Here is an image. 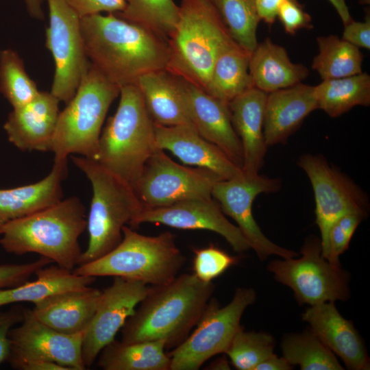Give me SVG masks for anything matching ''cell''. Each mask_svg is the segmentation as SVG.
Listing matches in <instances>:
<instances>
[{"label": "cell", "instance_id": "ffe728a7", "mask_svg": "<svg viewBox=\"0 0 370 370\" xmlns=\"http://www.w3.org/2000/svg\"><path fill=\"white\" fill-rule=\"evenodd\" d=\"M302 319L349 369H369V359L360 334L353 323L342 317L333 301L311 306L303 313Z\"/></svg>", "mask_w": 370, "mask_h": 370}, {"label": "cell", "instance_id": "836d02e7", "mask_svg": "<svg viewBox=\"0 0 370 370\" xmlns=\"http://www.w3.org/2000/svg\"><path fill=\"white\" fill-rule=\"evenodd\" d=\"M227 27L233 40L251 53L256 47L257 29L260 21L254 0H210Z\"/></svg>", "mask_w": 370, "mask_h": 370}, {"label": "cell", "instance_id": "e0dca14e", "mask_svg": "<svg viewBox=\"0 0 370 370\" xmlns=\"http://www.w3.org/2000/svg\"><path fill=\"white\" fill-rule=\"evenodd\" d=\"M145 223L162 224L180 230H209L223 236L237 253L251 249L239 228L227 219L212 197L186 199L158 208H143L130 225L136 228Z\"/></svg>", "mask_w": 370, "mask_h": 370}, {"label": "cell", "instance_id": "2e32d148", "mask_svg": "<svg viewBox=\"0 0 370 370\" xmlns=\"http://www.w3.org/2000/svg\"><path fill=\"white\" fill-rule=\"evenodd\" d=\"M149 286L142 282L114 277L110 286L102 291L84 336L82 358L86 367L92 365L101 351L115 339L145 297Z\"/></svg>", "mask_w": 370, "mask_h": 370}, {"label": "cell", "instance_id": "ab89813d", "mask_svg": "<svg viewBox=\"0 0 370 370\" xmlns=\"http://www.w3.org/2000/svg\"><path fill=\"white\" fill-rule=\"evenodd\" d=\"M278 18L284 31L295 34L301 29H312L311 16L304 10L297 0H283L279 8Z\"/></svg>", "mask_w": 370, "mask_h": 370}, {"label": "cell", "instance_id": "ee69618b", "mask_svg": "<svg viewBox=\"0 0 370 370\" xmlns=\"http://www.w3.org/2000/svg\"><path fill=\"white\" fill-rule=\"evenodd\" d=\"M283 0H254L258 16L268 25H271L278 18L280 4Z\"/></svg>", "mask_w": 370, "mask_h": 370}, {"label": "cell", "instance_id": "30bf717a", "mask_svg": "<svg viewBox=\"0 0 370 370\" xmlns=\"http://www.w3.org/2000/svg\"><path fill=\"white\" fill-rule=\"evenodd\" d=\"M299 258L270 262L268 269L280 283L289 286L300 304L310 306L345 301L349 297L347 278L341 267L332 265L321 255V242L308 238Z\"/></svg>", "mask_w": 370, "mask_h": 370}, {"label": "cell", "instance_id": "681fc988", "mask_svg": "<svg viewBox=\"0 0 370 370\" xmlns=\"http://www.w3.org/2000/svg\"><path fill=\"white\" fill-rule=\"evenodd\" d=\"M208 369H230V365L227 360L225 357L219 358L214 360L208 367Z\"/></svg>", "mask_w": 370, "mask_h": 370}, {"label": "cell", "instance_id": "7a4b0ae2", "mask_svg": "<svg viewBox=\"0 0 370 370\" xmlns=\"http://www.w3.org/2000/svg\"><path fill=\"white\" fill-rule=\"evenodd\" d=\"M214 290V284L194 273L177 275L170 282L149 286L147 293L121 328V341H164L175 347L203 317Z\"/></svg>", "mask_w": 370, "mask_h": 370}, {"label": "cell", "instance_id": "f35d334b", "mask_svg": "<svg viewBox=\"0 0 370 370\" xmlns=\"http://www.w3.org/2000/svg\"><path fill=\"white\" fill-rule=\"evenodd\" d=\"M53 262L40 256L33 262L15 264H0V289L14 287L22 284L36 273V272Z\"/></svg>", "mask_w": 370, "mask_h": 370}, {"label": "cell", "instance_id": "83f0119b", "mask_svg": "<svg viewBox=\"0 0 370 370\" xmlns=\"http://www.w3.org/2000/svg\"><path fill=\"white\" fill-rule=\"evenodd\" d=\"M36 279L22 284L0 289V308L20 303H35L51 295L91 285L96 278L75 274L58 265L38 269Z\"/></svg>", "mask_w": 370, "mask_h": 370}, {"label": "cell", "instance_id": "4fadbf2b", "mask_svg": "<svg viewBox=\"0 0 370 370\" xmlns=\"http://www.w3.org/2000/svg\"><path fill=\"white\" fill-rule=\"evenodd\" d=\"M49 24L46 47L55 63L51 93L68 103L90 64L80 27V16L64 0H47Z\"/></svg>", "mask_w": 370, "mask_h": 370}, {"label": "cell", "instance_id": "b9f144b4", "mask_svg": "<svg viewBox=\"0 0 370 370\" xmlns=\"http://www.w3.org/2000/svg\"><path fill=\"white\" fill-rule=\"evenodd\" d=\"M80 17L106 12L118 13L125 8V0H64Z\"/></svg>", "mask_w": 370, "mask_h": 370}, {"label": "cell", "instance_id": "9c48e42d", "mask_svg": "<svg viewBox=\"0 0 370 370\" xmlns=\"http://www.w3.org/2000/svg\"><path fill=\"white\" fill-rule=\"evenodd\" d=\"M255 299L252 288H239L225 306L210 300L194 331L168 354L169 370H197L212 356L225 353L242 328L245 310Z\"/></svg>", "mask_w": 370, "mask_h": 370}, {"label": "cell", "instance_id": "277c9868", "mask_svg": "<svg viewBox=\"0 0 370 370\" xmlns=\"http://www.w3.org/2000/svg\"><path fill=\"white\" fill-rule=\"evenodd\" d=\"M234 42L210 0H182L166 70L205 91L217 58Z\"/></svg>", "mask_w": 370, "mask_h": 370}, {"label": "cell", "instance_id": "d6986e66", "mask_svg": "<svg viewBox=\"0 0 370 370\" xmlns=\"http://www.w3.org/2000/svg\"><path fill=\"white\" fill-rule=\"evenodd\" d=\"M60 101L51 92L40 91L31 101L13 108L3 125L9 141L21 151H51Z\"/></svg>", "mask_w": 370, "mask_h": 370}, {"label": "cell", "instance_id": "ba28073f", "mask_svg": "<svg viewBox=\"0 0 370 370\" xmlns=\"http://www.w3.org/2000/svg\"><path fill=\"white\" fill-rule=\"evenodd\" d=\"M120 88L90 63L75 95L60 112L51 146L55 158L77 153L95 160L102 125Z\"/></svg>", "mask_w": 370, "mask_h": 370}, {"label": "cell", "instance_id": "f907efd6", "mask_svg": "<svg viewBox=\"0 0 370 370\" xmlns=\"http://www.w3.org/2000/svg\"><path fill=\"white\" fill-rule=\"evenodd\" d=\"M358 2L361 5H369L370 3V0H358Z\"/></svg>", "mask_w": 370, "mask_h": 370}, {"label": "cell", "instance_id": "7c38bea8", "mask_svg": "<svg viewBox=\"0 0 370 370\" xmlns=\"http://www.w3.org/2000/svg\"><path fill=\"white\" fill-rule=\"evenodd\" d=\"M298 164L306 173L313 189L316 223L321 233V255L327 260L330 227L341 217L349 212L366 217L367 197L348 176L329 164L319 155L304 154L299 158Z\"/></svg>", "mask_w": 370, "mask_h": 370}, {"label": "cell", "instance_id": "8fae6325", "mask_svg": "<svg viewBox=\"0 0 370 370\" xmlns=\"http://www.w3.org/2000/svg\"><path fill=\"white\" fill-rule=\"evenodd\" d=\"M221 180L210 169L179 164L164 150L157 149L147 161L134 190L143 208H153L211 197L214 185Z\"/></svg>", "mask_w": 370, "mask_h": 370}, {"label": "cell", "instance_id": "603a6c76", "mask_svg": "<svg viewBox=\"0 0 370 370\" xmlns=\"http://www.w3.org/2000/svg\"><path fill=\"white\" fill-rule=\"evenodd\" d=\"M267 95L251 87L228 103L232 123L242 145V171L248 175L258 174L268 148L263 134Z\"/></svg>", "mask_w": 370, "mask_h": 370}, {"label": "cell", "instance_id": "ac0fdd59", "mask_svg": "<svg viewBox=\"0 0 370 370\" xmlns=\"http://www.w3.org/2000/svg\"><path fill=\"white\" fill-rule=\"evenodd\" d=\"M182 81L188 113L197 132L242 169V145L232 123L228 103L184 79Z\"/></svg>", "mask_w": 370, "mask_h": 370}, {"label": "cell", "instance_id": "1f68e13d", "mask_svg": "<svg viewBox=\"0 0 370 370\" xmlns=\"http://www.w3.org/2000/svg\"><path fill=\"white\" fill-rule=\"evenodd\" d=\"M319 53L311 67L322 80L352 76L362 73L363 55L358 47L336 35L317 38Z\"/></svg>", "mask_w": 370, "mask_h": 370}, {"label": "cell", "instance_id": "e575fe53", "mask_svg": "<svg viewBox=\"0 0 370 370\" xmlns=\"http://www.w3.org/2000/svg\"><path fill=\"white\" fill-rule=\"evenodd\" d=\"M125 9L114 13L130 22L147 27L168 39L179 16L173 0H125Z\"/></svg>", "mask_w": 370, "mask_h": 370}, {"label": "cell", "instance_id": "d590c367", "mask_svg": "<svg viewBox=\"0 0 370 370\" xmlns=\"http://www.w3.org/2000/svg\"><path fill=\"white\" fill-rule=\"evenodd\" d=\"M0 92L13 108L31 101L40 92L27 73L23 60L10 49L0 51Z\"/></svg>", "mask_w": 370, "mask_h": 370}, {"label": "cell", "instance_id": "9a60e30c", "mask_svg": "<svg viewBox=\"0 0 370 370\" xmlns=\"http://www.w3.org/2000/svg\"><path fill=\"white\" fill-rule=\"evenodd\" d=\"M86 331L68 334L38 320L32 310L25 308L22 321L9 332L11 364L26 358L49 360L69 370H84L82 344Z\"/></svg>", "mask_w": 370, "mask_h": 370}, {"label": "cell", "instance_id": "f6af8a7d", "mask_svg": "<svg viewBox=\"0 0 370 370\" xmlns=\"http://www.w3.org/2000/svg\"><path fill=\"white\" fill-rule=\"evenodd\" d=\"M10 365L12 369L18 370H69L56 362L37 358L22 359Z\"/></svg>", "mask_w": 370, "mask_h": 370}, {"label": "cell", "instance_id": "74e56055", "mask_svg": "<svg viewBox=\"0 0 370 370\" xmlns=\"http://www.w3.org/2000/svg\"><path fill=\"white\" fill-rule=\"evenodd\" d=\"M193 253V273L205 282H212L238 261L237 257L230 255L214 245L195 248Z\"/></svg>", "mask_w": 370, "mask_h": 370}, {"label": "cell", "instance_id": "4dcf8cb0", "mask_svg": "<svg viewBox=\"0 0 370 370\" xmlns=\"http://www.w3.org/2000/svg\"><path fill=\"white\" fill-rule=\"evenodd\" d=\"M317 108L336 118L357 106L370 105V76L366 73L322 80L314 86Z\"/></svg>", "mask_w": 370, "mask_h": 370}, {"label": "cell", "instance_id": "44dd1931", "mask_svg": "<svg viewBox=\"0 0 370 370\" xmlns=\"http://www.w3.org/2000/svg\"><path fill=\"white\" fill-rule=\"evenodd\" d=\"M155 138L158 149L171 151L185 164L210 169L222 180L242 172L221 149L204 138L191 125L155 124Z\"/></svg>", "mask_w": 370, "mask_h": 370}, {"label": "cell", "instance_id": "3957f363", "mask_svg": "<svg viewBox=\"0 0 370 370\" xmlns=\"http://www.w3.org/2000/svg\"><path fill=\"white\" fill-rule=\"evenodd\" d=\"M86 227V209L72 196L8 223L0 234V245L7 253L38 254L73 271L79 263L83 251L79 238Z\"/></svg>", "mask_w": 370, "mask_h": 370}, {"label": "cell", "instance_id": "7bdbcfd3", "mask_svg": "<svg viewBox=\"0 0 370 370\" xmlns=\"http://www.w3.org/2000/svg\"><path fill=\"white\" fill-rule=\"evenodd\" d=\"M344 27L342 39L358 48L370 49L369 12L366 13L364 21H355L353 19Z\"/></svg>", "mask_w": 370, "mask_h": 370}, {"label": "cell", "instance_id": "f546056e", "mask_svg": "<svg viewBox=\"0 0 370 370\" xmlns=\"http://www.w3.org/2000/svg\"><path fill=\"white\" fill-rule=\"evenodd\" d=\"M250 54L236 42L223 49L214 62L205 91L229 103L254 87L249 73Z\"/></svg>", "mask_w": 370, "mask_h": 370}, {"label": "cell", "instance_id": "8992f818", "mask_svg": "<svg viewBox=\"0 0 370 370\" xmlns=\"http://www.w3.org/2000/svg\"><path fill=\"white\" fill-rule=\"evenodd\" d=\"M122 232V240L114 249L73 271L94 278L120 277L151 286L166 284L178 275L186 258L173 233L145 236L126 225Z\"/></svg>", "mask_w": 370, "mask_h": 370}, {"label": "cell", "instance_id": "bcb514c9", "mask_svg": "<svg viewBox=\"0 0 370 370\" xmlns=\"http://www.w3.org/2000/svg\"><path fill=\"white\" fill-rule=\"evenodd\" d=\"M293 367L284 357H278L273 353L261 361L254 370H290Z\"/></svg>", "mask_w": 370, "mask_h": 370}, {"label": "cell", "instance_id": "7402d4cb", "mask_svg": "<svg viewBox=\"0 0 370 370\" xmlns=\"http://www.w3.org/2000/svg\"><path fill=\"white\" fill-rule=\"evenodd\" d=\"M317 109L312 86L299 83L267 93L263 120L267 147L284 143Z\"/></svg>", "mask_w": 370, "mask_h": 370}, {"label": "cell", "instance_id": "d6a6232c", "mask_svg": "<svg viewBox=\"0 0 370 370\" xmlns=\"http://www.w3.org/2000/svg\"><path fill=\"white\" fill-rule=\"evenodd\" d=\"M283 357L302 370H342L334 354L312 332L291 334L282 343Z\"/></svg>", "mask_w": 370, "mask_h": 370}, {"label": "cell", "instance_id": "60d3db41", "mask_svg": "<svg viewBox=\"0 0 370 370\" xmlns=\"http://www.w3.org/2000/svg\"><path fill=\"white\" fill-rule=\"evenodd\" d=\"M24 308L14 305L6 310H0V365L8 360L10 354L8 334L15 325L22 321Z\"/></svg>", "mask_w": 370, "mask_h": 370}, {"label": "cell", "instance_id": "f1b7e54d", "mask_svg": "<svg viewBox=\"0 0 370 370\" xmlns=\"http://www.w3.org/2000/svg\"><path fill=\"white\" fill-rule=\"evenodd\" d=\"M164 341L124 343L114 340L98 356L104 370H169L170 358Z\"/></svg>", "mask_w": 370, "mask_h": 370}, {"label": "cell", "instance_id": "c3c4849f", "mask_svg": "<svg viewBox=\"0 0 370 370\" xmlns=\"http://www.w3.org/2000/svg\"><path fill=\"white\" fill-rule=\"evenodd\" d=\"M29 14L37 19H43L42 0H24Z\"/></svg>", "mask_w": 370, "mask_h": 370}, {"label": "cell", "instance_id": "cb8c5ba5", "mask_svg": "<svg viewBox=\"0 0 370 370\" xmlns=\"http://www.w3.org/2000/svg\"><path fill=\"white\" fill-rule=\"evenodd\" d=\"M102 291L90 286L48 296L34 303L32 312L40 322L62 333L86 331Z\"/></svg>", "mask_w": 370, "mask_h": 370}, {"label": "cell", "instance_id": "5bb4252c", "mask_svg": "<svg viewBox=\"0 0 370 370\" xmlns=\"http://www.w3.org/2000/svg\"><path fill=\"white\" fill-rule=\"evenodd\" d=\"M280 188L278 179L259 174L248 175L242 171L232 178L218 181L212 189V197L219 204L223 214L236 221L251 249L261 260L271 255L283 258L298 256L296 252L282 247L267 238L253 216L252 204L255 198L260 193L278 191Z\"/></svg>", "mask_w": 370, "mask_h": 370}, {"label": "cell", "instance_id": "6da1fadb", "mask_svg": "<svg viewBox=\"0 0 370 370\" xmlns=\"http://www.w3.org/2000/svg\"><path fill=\"white\" fill-rule=\"evenodd\" d=\"M85 51L90 63L120 88L136 84L149 72L166 69L168 39L114 13L80 17Z\"/></svg>", "mask_w": 370, "mask_h": 370}, {"label": "cell", "instance_id": "7dc6e473", "mask_svg": "<svg viewBox=\"0 0 370 370\" xmlns=\"http://www.w3.org/2000/svg\"><path fill=\"white\" fill-rule=\"evenodd\" d=\"M333 5L344 25L353 20L345 0H328Z\"/></svg>", "mask_w": 370, "mask_h": 370}, {"label": "cell", "instance_id": "52a82bcc", "mask_svg": "<svg viewBox=\"0 0 370 370\" xmlns=\"http://www.w3.org/2000/svg\"><path fill=\"white\" fill-rule=\"evenodd\" d=\"M72 161L88 177L92 198L87 216L88 243L78 265L97 260L114 249L123 238V227L143 208L134 188L125 181L86 157Z\"/></svg>", "mask_w": 370, "mask_h": 370}, {"label": "cell", "instance_id": "8d00e7d4", "mask_svg": "<svg viewBox=\"0 0 370 370\" xmlns=\"http://www.w3.org/2000/svg\"><path fill=\"white\" fill-rule=\"evenodd\" d=\"M274 346V340L270 334L245 332L241 328L225 354L237 369L254 370L261 361L273 353Z\"/></svg>", "mask_w": 370, "mask_h": 370}, {"label": "cell", "instance_id": "5b68a950", "mask_svg": "<svg viewBox=\"0 0 370 370\" xmlns=\"http://www.w3.org/2000/svg\"><path fill=\"white\" fill-rule=\"evenodd\" d=\"M115 114L101 131L95 161L133 188L153 153L155 123L136 84L121 87Z\"/></svg>", "mask_w": 370, "mask_h": 370}, {"label": "cell", "instance_id": "484cf974", "mask_svg": "<svg viewBox=\"0 0 370 370\" xmlns=\"http://www.w3.org/2000/svg\"><path fill=\"white\" fill-rule=\"evenodd\" d=\"M136 84L156 125H193L186 108L181 77L162 69L140 76Z\"/></svg>", "mask_w": 370, "mask_h": 370}, {"label": "cell", "instance_id": "d4e9b609", "mask_svg": "<svg viewBox=\"0 0 370 370\" xmlns=\"http://www.w3.org/2000/svg\"><path fill=\"white\" fill-rule=\"evenodd\" d=\"M67 175V158H54L49 175L38 182L0 189V234L10 221L60 201L63 199L62 182Z\"/></svg>", "mask_w": 370, "mask_h": 370}, {"label": "cell", "instance_id": "4316f807", "mask_svg": "<svg viewBox=\"0 0 370 370\" xmlns=\"http://www.w3.org/2000/svg\"><path fill=\"white\" fill-rule=\"evenodd\" d=\"M249 73L252 86L269 93L301 83L309 70L293 62L284 47L267 38L251 53Z\"/></svg>", "mask_w": 370, "mask_h": 370}]
</instances>
